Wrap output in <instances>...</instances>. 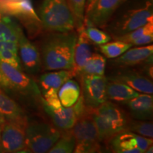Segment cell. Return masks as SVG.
Segmentation results:
<instances>
[{"mask_svg": "<svg viewBox=\"0 0 153 153\" xmlns=\"http://www.w3.org/2000/svg\"><path fill=\"white\" fill-rule=\"evenodd\" d=\"M149 33H153V22L148 23V24H145L144 26L133 30V31L124 34L123 36L114 38V40H118V41L131 43L134 40L137 39V38L141 37V36L145 35V34Z\"/></svg>", "mask_w": 153, "mask_h": 153, "instance_id": "30", "label": "cell"}, {"mask_svg": "<svg viewBox=\"0 0 153 153\" xmlns=\"http://www.w3.org/2000/svg\"><path fill=\"white\" fill-rule=\"evenodd\" d=\"M0 118L5 121L27 123L28 118L24 110L0 88Z\"/></svg>", "mask_w": 153, "mask_h": 153, "instance_id": "18", "label": "cell"}, {"mask_svg": "<svg viewBox=\"0 0 153 153\" xmlns=\"http://www.w3.org/2000/svg\"><path fill=\"white\" fill-rule=\"evenodd\" d=\"M76 30L77 32V38L74 47L73 68L75 76L93 53L91 50V42L86 36L83 26Z\"/></svg>", "mask_w": 153, "mask_h": 153, "instance_id": "20", "label": "cell"}, {"mask_svg": "<svg viewBox=\"0 0 153 153\" xmlns=\"http://www.w3.org/2000/svg\"><path fill=\"white\" fill-rule=\"evenodd\" d=\"M109 140L111 150L117 153H143L153 144L152 138L129 131L120 132Z\"/></svg>", "mask_w": 153, "mask_h": 153, "instance_id": "11", "label": "cell"}, {"mask_svg": "<svg viewBox=\"0 0 153 153\" xmlns=\"http://www.w3.org/2000/svg\"><path fill=\"white\" fill-rule=\"evenodd\" d=\"M75 77L73 70H54L45 72L41 75L38 79V87L42 97L41 102L51 108H58L62 106L57 92L67 80Z\"/></svg>", "mask_w": 153, "mask_h": 153, "instance_id": "7", "label": "cell"}, {"mask_svg": "<svg viewBox=\"0 0 153 153\" xmlns=\"http://www.w3.org/2000/svg\"><path fill=\"white\" fill-rule=\"evenodd\" d=\"M79 77L86 107L89 110L97 109L107 101V77L105 75H83Z\"/></svg>", "mask_w": 153, "mask_h": 153, "instance_id": "10", "label": "cell"}, {"mask_svg": "<svg viewBox=\"0 0 153 153\" xmlns=\"http://www.w3.org/2000/svg\"><path fill=\"white\" fill-rule=\"evenodd\" d=\"M0 88L6 93L13 91L41 101L43 99L39 87L32 78L2 61H0Z\"/></svg>", "mask_w": 153, "mask_h": 153, "instance_id": "3", "label": "cell"}, {"mask_svg": "<svg viewBox=\"0 0 153 153\" xmlns=\"http://www.w3.org/2000/svg\"><path fill=\"white\" fill-rule=\"evenodd\" d=\"M42 104L45 113L48 115L57 129L62 132L72 129L77 120L73 106H61L58 108H51L43 103Z\"/></svg>", "mask_w": 153, "mask_h": 153, "instance_id": "16", "label": "cell"}, {"mask_svg": "<svg viewBox=\"0 0 153 153\" xmlns=\"http://www.w3.org/2000/svg\"><path fill=\"white\" fill-rule=\"evenodd\" d=\"M36 13L43 30L47 33L76 30L75 21L66 0H42Z\"/></svg>", "mask_w": 153, "mask_h": 153, "instance_id": "2", "label": "cell"}, {"mask_svg": "<svg viewBox=\"0 0 153 153\" xmlns=\"http://www.w3.org/2000/svg\"><path fill=\"white\" fill-rule=\"evenodd\" d=\"M94 111L114 126L119 132L127 131L129 119L120 107L111 102V101H106Z\"/></svg>", "mask_w": 153, "mask_h": 153, "instance_id": "19", "label": "cell"}, {"mask_svg": "<svg viewBox=\"0 0 153 153\" xmlns=\"http://www.w3.org/2000/svg\"><path fill=\"white\" fill-rule=\"evenodd\" d=\"M106 64V60L104 55L99 53H92L85 65L77 72L76 76L83 75H104Z\"/></svg>", "mask_w": 153, "mask_h": 153, "instance_id": "24", "label": "cell"}, {"mask_svg": "<svg viewBox=\"0 0 153 153\" xmlns=\"http://www.w3.org/2000/svg\"><path fill=\"white\" fill-rule=\"evenodd\" d=\"M19 56L22 68L30 74H36L42 70L41 57L39 49L23 35L18 42Z\"/></svg>", "mask_w": 153, "mask_h": 153, "instance_id": "13", "label": "cell"}, {"mask_svg": "<svg viewBox=\"0 0 153 153\" xmlns=\"http://www.w3.org/2000/svg\"><path fill=\"white\" fill-rule=\"evenodd\" d=\"M3 123H4V122L2 121V120H1V118H0V125H1H1H2Z\"/></svg>", "mask_w": 153, "mask_h": 153, "instance_id": "36", "label": "cell"}, {"mask_svg": "<svg viewBox=\"0 0 153 153\" xmlns=\"http://www.w3.org/2000/svg\"><path fill=\"white\" fill-rule=\"evenodd\" d=\"M81 94V87L76 80L70 79L65 82L57 92L62 106L70 107L75 104Z\"/></svg>", "mask_w": 153, "mask_h": 153, "instance_id": "23", "label": "cell"}, {"mask_svg": "<svg viewBox=\"0 0 153 153\" xmlns=\"http://www.w3.org/2000/svg\"><path fill=\"white\" fill-rule=\"evenodd\" d=\"M76 30L68 32H48L42 39L39 51L42 69L45 71L73 70Z\"/></svg>", "mask_w": 153, "mask_h": 153, "instance_id": "1", "label": "cell"}, {"mask_svg": "<svg viewBox=\"0 0 153 153\" xmlns=\"http://www.w3.org/2000/svg\"><path fill=\"white\" fill-rule=\"evenodd\" d=\"M4 1H17V0H4Z\"/></svg>", "mask_w": 153, "mask_h": 153, "instance_id": "37", "label": "cell"}, {"mask_svg": "<svg viewBox=\"0 0 153 153\" xmlns=\"http://www.w3.org/2000/svg\"><path fill=\"white\" fill-rule=\"evenodd\" d=\"M150 1H152V0H150Z\"/></svg>", "mask_w": 153, "mask_h": 153, "instance_id": "39", "label": "cell"}, {"mask_svg": "<svg viewBox=\"0 0 153 153\" xmlns=\"http://www.w3.org/2000/svg\"><path fill=\"white\" fill-rule=\"evenodd\" d=\"M128 0H97L91 9L85 13L84 24L105 28L122 4Z\"/></svg>", "mask_w": 153, "mask_h": 153, "instance_id": "12", "label": "cell"}, {"mask_svg": "<svg viewBox=\"0 0 153 153\" xmlns=\"http://www.w3.org/2000/svg\"><path fill=\"white\" fill-rule=\"evenodd\" d=\"M153 41V33H149L143 35L137 39L134 40L131 42V44L133 45H137V46H141V45H146L151 43Z\"/></svg>", "mask_w": 153, "mask_h": 153, "instance_id": "32", "label": "cell"}, {"mask_svg": "<svg viewBox=\"0 0 153 153\" xmlns=\"http://www.w3.org/2000/svg\"><path fill=\"white\" fill-rule=\"evenodd\" d=\"M27 123L5 121L1 125L0 152H28L26 147Z\"/></svg>", "mask_w": 153, "mask_h": 153, "instance_id": "9", "label": "cell"}, {"mask_svg": "<svg viewBox=\"0 0 153 153\" xmlns=\"http://www.w3.org/2000/svg\"><path fill=\"white\" fill-rule=\"evenodd\" d=\"M60 137L55 142L48 152L49 153H71L75 147V139L70 131H63Z\"/></svg>", "mask_w": 153, "mask_h": 153, "instance_id": "26", "label": "cell"}, {"mask_svg": "<svg viewBox=\"0 0 153 153\" xmlns=\"http://www.w3.org/2000/svg\"><path fill=\"white\" fill-rule=\"evenodd\" d=\"M3 14H5L4 6V1L3 0H0V16Z\"/></svg>", "mask_w": 153, "mask_h": 153, "instance_id": "34", "label": "cell"}, {"mask_svg": "<svg viewBox=\"0 0 153 153\" xmlns=\"http://www.w3.org/2000/svg\"><path fill=\"white\" fill-rule=\"evenodd\" d=\"M128 108L131 117L134 119L150 120L152 119V94L140 93L135 98L124 103Z\"/></svg>", "mask_w": 153, "mask_h": 153, "instance_id": "17", "label": "cell"}, {"mask_svg": "<svg viewBox=\"0 0 153 153\" xmlns=\"http://www.w3.org/2000/svg\"><path fill=\"white\" fill-rule=\"evenodd\" d=\"M97 0H86L85 4V13H87L91 9Z\"/></svg>", "mask_w": 153, "mask_h": 153, "instance_id": "33", "label": "cell"}, {"mask_svg": "<svg viewBox=\"0 0 153 153\" xmlns=\"http://www.w3.org/2000/svg\"><path fill=\"white\" fill-rule=\"evenodd\" d=\"M1 125H0V134H1Z\"/></svg>", "mask_w": 153, "mask_h": 153, "instance_id": "38", "label": "cell"}, {"mask_svg": "<svg viewBox=\"0 0 153 153\" xmlns=\"http://www.w3.org/2000/svg\"><path fill=\"white\" fill-rule=\"evenodd\" d=\"M0 61L9 64L18 70L23 71L22 65L20 57L19 56V53L5 48L0 50Z\"/></svg>", "mask_w": 153, "mask_h": 153, "instance_id": "31", "label": "cell"}, {"mask_svg": "<svg viewBox=\"0 0 153 153\" xmlns=\"http://www.w3.org/2000/svg\"><path fill=\"white\" fill-rule=\"evenodd\" d=\"M91 111L76 120L70 130L75 139L73 152L93 153L100 151V141L95 123L91 117Z\"/></svg>", "mask_w": 153, "mask_h": 153, "instance_id": "6", "label": "cell"}, {"mask_svg": "<svg viewBox=\"0 0 153 153\" xmlns=\"http://www.w3.org/2000/svg\"><path fill=\"white\" fill-rule=\"evenodd\" d=\"M55 126L44 121L28 120L26 128V147L28 152H48L60 137Z\"/></svg>", "mask_w": 153, "mask_h": 153, "instance_id": "4", "label": "cell"}, {"mask_svg": "<svg viewBox=\"0 0 153 153\" xmlns=\"http://www.w3.org/2000/svg\"><path fill=\"white\" fill-rule=\"evenodd\" d=\"M108 79L116 80L129 86L139 93L152 94L153 83L149 78L140 72L126 70L108 76Z\"/></svg>", "mask_w": 153, "mask_h": 153, "instance_id": "15", "label": "cell"}, {"mask_svg": "<svg viewBox=\"0 0 153 153\" xmlns=\"http://www.w3.org/2000/svg\"><path fill=\"white\" fill-rule=\"evenodd\" d=\"M4 1V0H3ZM5 14L19 19L30 35H38L43 31L41 20L30 0L4 1Z\"/></svg>", "mask_w": 153, "mask_h": 153, "instance_id": "8", "label": "cell"}, {"mask_svg": "<svg viewBox=\"0 0 153 153\" xmlns=\"http://www.w3.org/2000/svg\"><path fill=\"white\" fill-rule=\"evenodd\" d=\"M75 21L76 30L84 25L86 0H66Z\"/></svg>", "mask_w": 153, "mask_h": 153, "instance_id": "29", "label": "cell"}, {"mask_svg": "<svg viewBox=\"0 0 153 153\" xmlns=\"http://www.w3.org/2000/svg\"><path fill=\"white\" fill-rule=\"evenodd\" d=\"M152 148H153V145H150V146L149 147L148 149H147L145 153H152V152H153V151H152Z\"/></svg>", "mask_w": 153, "mask_h": 153, "instance_id": "35", "label": "cell"}, {"mask_svg": "<svg viewBox=\"0 0 153 153\" xmlns=\"http://www.w3.org/2000/svg\"><path fill=\"white\" fill-rule=\"evenodd\" d=\"M127 131L142 135L147 137L152 138L153 137V124L148 120H129L127 126Z\"/></svg>", "mask_w": 153, "mask_h": 153, "instance_id": "28", "label": "cell"}, {"mask_svg": "<svg viewBox=\"0 0 153 153\" xmlns=\"http://www.w3.org/2000/svg\"><path fill=\"white\" fill-rule=\"evenodd\" d=\"M153 22L152 1L148 0L145 4L136 9H130L117 20L107 24L111 37L116 38L137 29Z\"/></svg>", "mask_w": 153, "mask_h": 153, "instance_id": "5", "label": "cell"}, {"mask_svg": "<svg viewBox=\"0 0 153 153\" xmlns=\"http://www.w3.org/2000/svg\"><path fill=\"white\" fill-rule=\"evenodd\" d=\"M23 35V29L14 17L7 14L0 16V41L18 43Z\"/></svg>", "mask_w": 153, "mask_h": 153, "instance_id": "22", "label": "cell"}, {"mask_svg": "<svg viewBox=\"0 0 153 153\" xmlns=\"http://www.w3.org/2000/svg\"><path fill=\"white\" fill-rule=\"evenodd\" d=\"M83 28L87 37L92 43L97 45H102L111 41L112 37L107 32L99 29L97 26L90 24H84Z\"/></svg>", "mask_w": 153, "mask_h": 153, "instance_id": "27", "label": "cell"}, {"mask_svg": "<svg viewBox=\"0 0 153 153\" xmlns=\"http://www.w3.org/2000/svg\"><path fill=\"white\" fill-rule=\"evenodd\" d=\"M153 45H141L133 48L126 51L119 57L114 58L113 63L114 65L120 68H128L144 63H152Z\"/></svg>", "mask_w": 153, "mask_h": 153, "instance_id": "14", "label": "cell"}, {"mask_svg": "<svg viewBox=\"0 0 153 153\" xmlns=\"http://www.w3.org/2000/svg\"><path fill=\"white\" fill-rule=\"evenodd\" d=\"M140 94L134 90L129 86L116 80L108 79L107 78L106 97L107 100L125 103L130 99L135 98Z\"/></svg>", "mask_w": 153, "mask_h": 153, "instance_id": "21", "label": "cell"}, {"mask_svg": "<svg viewBox=\"0 0 153 153\" xmlns=\"http://www.w3.org/2000/svg\"><path fill=\"white\" fill-rule=\"evenodd\" d=\"M133 46V45L131 43L118 41V40H114V41L111 43L109 41L106 43L99 45V48L101 53L105 57L108 59H114L119 57L127 50Z\"/></svg>", "mask_w": 153, "mask_h": 153, "instance_id": "25", "label": "cell"}]
</instances>
